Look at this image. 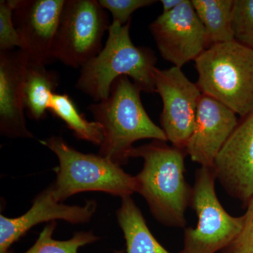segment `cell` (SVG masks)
<instances>
[{"mask_svg":"<svg viewBox=\"0 0 253 253\" xmlns=\"http://www.w3.org/2000/svg\"><path fill=\"white\" fill-rule=\"evenodd\" d=\"M154 140L133 147L130 158H141L144 166L134 176L136 192L146 200L155 219L163 225L184 228L186 211L191 206L192 186L185 179V150Z\"/></svg>","mask_w":253,"mask_h":253,"instance_id":"obj_1","label":"cell"},{"mask_svg":"<svg viewBox=\"0 0 253 253\" xmlns=\"http://www.w3.org/2000/svg\"><path fill=\"white\" fill-rule=\"evenodd\" d=\"M141 91L129 78L122 76L113 83L106 99L87 107L104 131L99 154L119 166L127 162L135 141L147 139L168 141L161 126L146 113Z\"/></svg>","mask_w":253,"mask_h":253,"instance_id":"obj_2","label":"cell"},{"mask_svg":"<svg viewBox=\"0 0 253 253\" xmlns=\"http://www.w3.org/2000/svg\"><path fill=\"white\" fill-rule=\"evenodd\" d=\"M130 24L131 21L125 25L113 21L103 49L81 69L76 88L94 102L106 99L113 83L122 76L131 78L141 91L156 92L157 57L149 48L133 44L129 36Z\"/></svg>","mask_w":253,"mask_h":253,"instance_id":"obj_3","label":"cell"},{"mask_svg":"<svg viewBox=\"0 0 253 253\" xmlns=\"http://www.w3.org/2000/svg\"><path fill=\"white\" fill-rule=\"evenodd\" d=\"M203 94L241 118L253 111V51L237 41L212 44L195 60Z\"/></svg>","mask_w":253,"mask_h":253,"instance_id":"obj_4","label":"cell"},{"mask_svg":"<svg viewBox=\"0 0 253 253\" xmlns=\"http://www.w3.org/2000/svg\"><path fill=\"white\" fill-rule=\"evenodd\" d=\"M40 142L51 150L59 161L56 179L51 186L59 202L85 191H99L121 199L136 192L135 177L108 158L80 152L59 136Z\"/></svg>","mask_w":253,"mask_h":253,"instance_id":"obj_5","label":"cell"},{"mask_svg":"<svg viewBox=\"0 0 253 253\" xmlns=\"http://www.w3.org/2000/svg\"><path fill=\"white\" fill-rule=\"evenodd\" d=\"M213 168L196 170L191 207L198 217L196 227L184 229V246L179 253H216L234 241L244 224V216L226 212L215 191Z\"/></svg>","mask_w":253,"mask_h":253,"instance_id":"obj_6","label":"cell"},{"mask_svg":"<svg viewBox=\"0 0 253 253\" xmlns=\"http://www.w3.org/2000/svg\"><path fill=\"white\" fill-rule=\"evenodd\" d=\"M109 16L96 0H66L52 49L54 61L81 68L103 49Z\"/></svg>","mask_w":253,"mask_h":253,"instance_id":"obj_7","label":"cell"},{"mask_svg":"<svg viewBox=\"0 0 253 253\" xmlns=\"http://www.w3.org/2000/svg\"><path fill=\"white\" fill-rule=\"evenodd\" d=\"M154 83L156 92L163 101L161 129L173 146L185 150L194 131L202 92L176 66L164 70L156 68Z\"/></svg>","mask_w":253,"mask_h":253,"instance_id":"obj_8","label":"cell"},{"mask_svg":"<svg viewBox=\"0 0 253 253\" xmlns=\"http://www.w3.org/2000/svg\"><path fill=\"white\" fill-rule=\"evenodd\" d=\"M150 32L161 56L178 68L195 61L211 46L191 0L162 13L150 24Z\"/></svg>","mask_w":253,"mask_h":253,"instance_id":"obj_9","label":"cell"},{"mask_svg":"<svg viewBox=\"0 0 253 253\" xmlns=\"http://www.w3.org/2000/svg\"><path fill=\"white\" fill-rule=\"evenodd\" d=\"M212 168L226 193L246 206L253 197V111L239 122Z\"/></svg>","mask_w":253,"mask_h":253,"instance_id":"obj_10","label":"cell"},{"mask_svg":"<svg viewBox=\"0 0 253 253\" xmlns=\"http://www.w3.org/2000/svg\"><path fill=\"white\" fill-rule=\"evenodd\" d=\"M66 0H16L14 22L28 59L46 65L54 61L53 45Z\"/></svg>","mask_w":253,"mask_h":253,"instance_id":"obj_11","label":"cell"},{"mask_svg":"<svg viewBox=\"0 0 253 253\" xmlns=\"http://www.w3.org/2000/svg\"><path fill=\"white\" fill-rule=\"evenodd\" d=\"M97 208L94 200L83 206H68L55 198L51 186L40 193L33 200L31 208L20 217L0 215V253H9L10 247L37 224L56 219L71 224H84L90 221Z\"/></svg>","mask_w":253,"mask_h":253,"instance_id":"obj_12","label":"cell"},{"mask_svg":"<svg viewBox=\"0 0 253 253\" xmlns=\"http://www.w3.org/2000/svg\"><path fill=\"white\" fill-rule=\"evenodd\" d=\"M239 121L234 111L217 100L203 94L196 113L194 131L186 147L191 161L212 168L223 146Z\"/></svg>","mask_w":253,"mask_h":253,"instance_id":"obj_13","label":"cell"},{"mask_svg":"<svg viewBox=\"0 0 253 253\" xmlns=\"http://www.w3.org/2000/svg\"><path fill=\"white\" fill-rule=\"evenodd\" d=\"M28 61L21 49L0 52V132L10 139H33L25 118L23 79Z\"/></svg>","mask_w":253,"mask_h":253,"instance_id":"obj_14","label":"cell"},{"mask_svg":"<svg viewBox=\"0 0 253 253\" xmlns=\"http://www.w3.org/2000/svg\"><path fill=\"white\" fill-rule=\"evenodd\" d=\"M59 84L58 73L28 59L23 79V103L28 117L37 121L46 117L51 97Z\"/></svg>","mask_w":253,"mask_h":253,"instance_id":"obj_15","label":"cell"},{"mask_svg":"<svg viewBox=\"0 0 253 253\" xmlns=\"http://www.w3.org/2000/svg\"><path fill=\"white\" fill-rule=\"evenodd\" d=\"M116 215L126 239V253H170L149 230L142 213L131 196L123 198Z\"/></svg>","mask_w":253,"mask_h":253,"instance_id":"obj_16","label":"cell"},{"mask_svg":"<svg viewBox=\"0 0 253 253\" xmlns=\"http://www.w3.org/2000/svg\"><path fill=\"white\" fill-rule=\"evenodd\" d=\"M210 44L234 41L231 27L234 0H191Z\"/></svg>","mask_w":253,"mask_h":253,"instance_id":"obj_17","label":"cell"},{"mask_svg":"<svg viewBox=\"0 0 253 253\" xmlns=\"http://www.w3.org/2000/svg\"><path fill=\"white\" fill-rule=\"evenodd\" d=\"M49 111L61 120L77 139L99 146L102 143L104 131L101 125L86 120L68 94L55 93L50 101Z\"/></svg>","mask_w":253,"mask_h":253,"instance_id":"obj_18","label":"cell"},{"mask_svg":"<svg viewBox=\"0 0 253 253\" xmlns=\"http://www.w3.org/2000/svg\"><path fill=\"white\" fill-rule=\"evenodd\" d=\"M56 226V221L49 222L41 231L36 244L23 253H78L80 248L99 239L92 231H81L75 234L71 239L58 241L52 237ZM114 253H124L117 251Z\"/></svg>","mask_w":253,"mask_h":253,"instance_id":"obj_19","label":"cell"},{"mask_svg":"<svg viewBox=\"0 0 253 253\" xmlns=\"http://www.w3.org/2000/svg\"><path fill=\"white\" fill-rule=\"evenodd\" d=\"M231 27L234 40L253 51V0H234Z\"/></svg>","mask_w":253,"mask_h":253,"instance_id":"obj_20","label":"cell"},{"mask_svg":"<svg viewBox=\"0 0 253 253\" xmlns=\"http://www.w3.org/2000/svg\"><path fill=\"white\" fill-rule=\"evenodd\" d=\"M16 0L0 1V52L24 49V43L14 22Z\"/></svg>","mask_w":253,"mask_h":253,"instance_id":"obj_21","label":"cell"},{"mask_svg":"<svg viewBox=\"0 0 253 253\" xmlns=\"http://www.w3.org/2000/svg\"><path fill=\"white\" fill-rule=\"evenodd\" d=\"M246 206L242 229L221 253H253V197Z\"/></svg>","mask_w":253,"mask_h":253,"instance_id":"obj_22","label":"cell"},{"mask_svg":"<svg viewBox=\"0 0 253 253\" xmlns=\"http://www.w3.org/2000/svg\"><path fill=\"white\" fill-rule=\"evenodd\" d=\"M99 4L111 13L113 22L125 25L136 10L157 2L155 0H99Z\"/></svg>","mask_w":253,"mask_h":253,"instance_id":"obj_23","label":"cell"},{"mask_svg":"<svg viewBox=\"0 0 253 253\" xmlns=\"http://www.w3.org/2000/svg\"><path fill=\"white\" fill-rule=\"evenodd\" d=\"M183 0H161L163 13H168L176 9L182 2Z\"/></svg>","mask_w":253,"mask_h":253,"instance_id":"obj_24","label":"cell"}]
</instances>
